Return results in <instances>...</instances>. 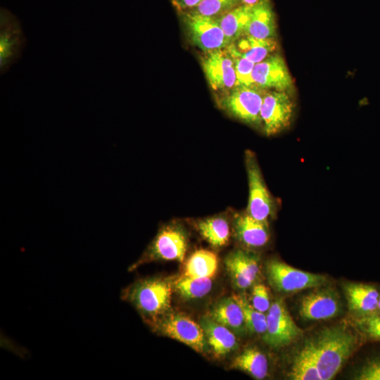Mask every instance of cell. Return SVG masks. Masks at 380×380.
Wrapping results in <instances>:
<instances>
[{
  "mask_svg": "<svg viewBox=\"0 0 380 380\" xmlns=\"http://www.w3.org/2000/svg\"><path fill=\"white\" fill-rule=\"evenodd\" d=\"M311 341L321 379L330 380L355 350L357 337L341 324L324 329Z\"/></svg>",
  "mask_w": 380,
  "mask_h": 380,
  "instance_id": "6da1fadb",
  "label": "cell"
},
{
  "mask_svg": "<svg viewBox=\"0 0 380 380\" xmlns=\"http://www.w3.org/2000/svg\"><path fill=\"white\" fill-rule=\"evenodd\" d=\"M171 294V286L167 280L150 277L125 289L122 298L130 302L142 316L153 320L169 310Z\"/></svg>",
  "mask_w": 380,
  "mask_h": 380,
  "instance_id": "7a4b0ae2",
  "label": "cell"
},
{
  "mask_svg": "<svg viewBox=\"0 0 380 380\" xmlns=\"http://www.w3.org/2000/svg\"><path fill=\"white\" fill-rule=\"evenodd\" d=\"M265 89L253 86H235L220 94L219 107L229 115L255 128L262 129L260 110Z\"/></svg>",
  "mask_w": 380,
  "mask_h": 380,
  "instance_id": "3957f363",
  "label": "cell"
},
{
  "mask_svg": "<svg viewBox=\"0 0 380 380\" xmlns=\"http://www.w3.org/2000/svg\"><path fill=\"white\" fill-rule=\"evenodd\" d=\"M245 163L248 182V200L246 212L255 219L269 224L277 205L263 179L255 154L246 151Z\"/></svg>",
  "mask_w": 380,
  "mask_h": 380,
  "instance_id": "277c9868",
  "label": "cell"
},
{
  "mask_svg": "<svg viewBox=\"0 0 380 380\" xmlns=\"http://www.w3.org/2000/svg\"><path fill=\"white\" fill-rule=\"evenodd\" d=\"M179 13L187 37L203 52L228 46L227 39L215 18L192 11Z\"/></svg>",
  "mask_w": 380,
  "mask_h": 380,
  "instance_id": "5b68a950",
  "label": "cell"
},
{
  "mask_svg": "<svg viewBox=\"0 0 380 380\" xmlns=\"http://www.w3.org/2000/svg\"><path fill=\"white\" fill-rule=\"evenodd\" d=\"M187 249V238L182 228L167 225L162 227L141 258L130 270L145 262L155 260L182 262Z\"/></svg>",
  "mask_w": 380,
  "mask_h": 380,
  "instance_id": "8992f818",
  "label": "cell"
},
{
  "mask_svg": "<svg viewBox=\"0 0 380 380\" xmlns=\"http://www.w3.org/2000/svg\"><path fill=\"white\" fill-rule=\"evenodd\" d=\"M266 270L269 282L281 293H294L319 287L327 282V277L324 275L296 269L278 260L269 261Z\"/></svg>",
  "mask_w": 380,
  "mask_h": 380,
  "instance_id": "52a82bcc",
  "label": "cell"
},
{
  "mask_svg": "<svg viewBox=\"0 0 380 380\" xmlns=\"http://www.w3.org/2000/svg\"><path fill=\"white\" fill-rule=\"evenodd\" d=\"M295 103L286 91H266L260 110L262 130L274 136L287 129L293 118Z\"/></svg>",
  "mask_w": 380,
  "mask_h": 380,
  "instance_id": "ba28073f",
  "label": "cell"
},
{
  "mask_svg": "<svg viewBox=\"0 0 380 380\" xmlns=\"http://www.w3.org/2000/svg\"><path fill=\"white\" fill-rule=\"evenodd\" d=\"M201 66L210 87L224 94L236 86L234 59L226 48L203 52Z\"/></svg>",
  "mask_w": 380,
  "mask_h": 380,
  "instance_id": "9c48e42d",
  "label": "cell"
},
{
  "mask_svg": "<svg viewBox=\"0 0 380 380\" xmlns=\"http://www.w3.org/2000/svg\"><path fill=\"white\" fill-rule=\"evenodd\" d=\"M266 316L267 330L263 340L273 348L288 346L303 333L294 322L284 302L281 299L271 304Z\"/></svg>",
  "mask_w": 380,
  "mask_h": 380,
  "instance_id": "30bf717a",
  "label": "cell"
},
{
  "mask_svg": "<svg viewBox=\"0 0 380 380\" xmlns=\"http://www.w3.org/2000/svg\"><path fill=\"white\" fill-rule=\"evenodd\" d=\"M20 23L5 8L0 9V70L6 72L20 58L25 45Z\"/></svg>",
  "mask_w": 380,
  "mask_h": 380,
  "instance_id": "8fae6325",
  "label": "cell"
},
{
  "mask_svg": "<svg viewBox=\"0 0 380 380\" xmlns=\"http://www.w3.org/2000/svg\"><path fill=\"white\" fill-rule=\"evenodd\" d=\"M156 329L196 352L204 353L207 350V339L200 324L189 317L182 314H171L158 322H154Z\"/></svg>",
  "mask_w": 380,
  "mask_h": 380,
  "instance_id": "7c38bea8",
  "label": "cell"
},
{
  "mask_svg": "<svg viewBox=\"0 0 380 380\" xmlns=\"http://www.w3.org/2000/svg\"><path fill=\"white\" fill-rule=\"evenodd\" d=\"M253 84L263 89L287 91L293 86L288 67L278 53H274L255 65L253 71Z\"/></svg>",
  "mask_w": 380,
  "mask_h": 380,
  "instance_id": "4fadbf2b",
  "label": "cell"
},
{
  "mask_svg": "<svg viewBox=\"0 0 380 380\" xmlns=\"http://www.w3.org/2000/svg\"><path fill=\"white\" fill-rule=\"evenodd\" d=\"M341 310L338 293L331 288L315 290L300 300L299 314L306 320H322L337 316Z\"/></svg>",
  "mask_w": 380,
  "mask_h": 380,
  "instance_id": "5bb4252c",
  "label": "cell"
},
{
  "mask_svg": "<svg viewBox=\"0 0 380 380\" xmlns=\"http://www.w3.org/2000/svg\"><path fill=\"white\" fill-rule=\"evenodd\" d=\"M225 265L234 284L240 289L248 288L260 273L257 257L244 250L231 253L226 258Z\"/></svg>",
  "mask_w": 380,
  "mask_h": 380,
  "instance_id": "9a60e30c",
  "label": "cell"
},
{
  "mask_svg": "<svg viewBox=\"0 0 380 380\" xmlns=\"http://www.w3.org/2000/svg\"><path fill=\"white\" fill-rule=\"evenodd\" d=\"M234 225L236 238L246 247L261 248L270 240L269 224L255 219L246 211L235 215Z\"/></svg>",
  "mask_w": 380,
  "mask_h": 380,
  "instance_id": "2e32d148",
  "label": "cell"
},
{
  "mask_svg": "<svg viewBox=\"0 0 380 380\" xmlns=\"http://www.w3.org/2000/svg\"><path fill=\"white\" fill-rule=\"evenodd\" d=\"M245 34L262 39L274 38L276 17L270 0H259L251 6Z\"/></svg>",
  "mask_w": 380,
  "mask_h": 380,
  "instance_id": "e0dca14e",
  "label": "cell"
},
{
  "mask_svg": "<svg viewBox=\"0 0 380 380\" xmlns=\"http://www.w3.org/2000/svg\"><path fill=\"white\" fill-rule=\"evenodd\" d=\"M344 291L349 309L360 317L377 312L379 292L373 286L362 283H348Z\"/></svg>",
  "mask_w": 380,
  "mask_h": 380,
  "instance_id": "ac0fdd59",
  "label": "cell"
},
{
  "mask_svg": "<svg viewBox=\"0 0 380 380\" xmlns=\"http://www.w3.org/2000/svg\"><path fill=\"white\" fill-rule=\"evenodd\" d=\"M227 49L232 55L241 56L256 64L274 52L277 42L274 39H262L244 34Z\"/></svg>",
  "mask_w": 380,
  "mask_h": 380,
  "instance_id": "d6986e66",
  "label": "cell"
},
{
  "mask_svg": "<svg viewBox=\"0 0 380 380\" xmlns=\"http://www.w3.org/2000/svg\"><path fill=\"white\" fill-rule=\"evenodd\" d=\"M200 325L215 355L224 356L236 348V338L225 326L216 322L210 317H203Z\"/></svg>",
  "mask_w": 380,
  "mask_h": 380,
  "instance_id": "ffe728a7",
  "label": "cell"
},
{
  "mask_svg": "<svg viewBox=\"0 0 380 380\" xmlns=\"http://www.w3.org/2000/svg\"><path fill=\"white\" fill-rule=\"evenodd\" d=\"M208 317L237 333L246 329L242 308L233 296L220 300L210 311Z\"/></svg>",
  "mask_w": 380,
  "mask_h": 380,
  "instance_id": "44dd1931",
  "label": "cell"
},
{
  "mask_svg": "<svg viewBox=\"0 0 380 380\" xmlns=\"http://www.w3.org/2000/svg\"><path fill=\"white\" fill-rule=\"evenodd\" d=\"M251 6L241 4L223 15L215 18L227 39L229 45L245 34Z\"/></svg>",
  "mask_w": 380,
  "mask_h": 380,
  "instance_id": "7402d4cb",
  "label": "cell"
},
{
  "mask_svg": "<svg viewBox=\"0 0 380 380\" xmlns=\"http://www.w3.org/2000/svg\"><path fill=\"white\" fill-rule=\"evenodd\" d=\"M289 377L293 380H322L311 340H307L295 355Z\"/></svg>",
  "mask_w": 380,
  "mask_h": 380,
  "instance_id": "603a6c76",
  "label": "cell"
},
{
  "mask_svg": "<svg viewBox=\"0 0 380 380\" xmlns=\"http://www.w3.org/2000/svg\"><path fill=\"white\" fill-rule=\"evenodd\" d=\"M231 366L249 374L256 379H263L268 372L266 356L253 348L244 350L234 358Z\"/></svg>",
  "mask_w": 380,
  "mask_h": 380,
  "instance_id": "cb8c5ba5",
  "label": "cell"
},
{
  "mask_svg": "<svg viewBox=\"0 0 380 380\" xmlns=\"http://www.w3.org/2000/svg\"><path fill=\"white\" fill-rule=\"evenodd\" d=\"M217 258L213 252L205 249L197 250L186 261L184 275L211 278L217 271Z\"/></svg>",
  "mask_w": 380,
  "mask_h": 380,
  "instance_id": "d4e9b609",
  "label": "cell"
},
{
  "mask_svg": "<svg viewBox=\"0 0 380 380\" xmlns=\"http://www.w3.org/2000/svg\"><path fill=\"white\" fill-rule=\"evenodd\" d=\"M201 235L212 246L221 247L227 243L230 227L227 220L220 216L201 220L197 224Z\"/></svg>",
  "mask_w": 380,
  "mask_h": 380,
  "instance_id": "484cf974",
  "label": "cell"
},
{
  "mask_svg": "<svg viewBox=\"0 0 380 380\" xmlns=\"http://www.w3.org/2000/svg\"><path fill=\"white\" fill-rule=\"evenodd\" d=\"M210 278L182 276L175 281V287L179 293L189 299L199 298L207 295L211 290Z\"/></svg>",
  "mask_w": 380,
  "mask_h": 380,
  "instance_id": "4316f807",
  "label": "cell"
},
{
  "mask_svg": "<svg viewBox=\"0 0 380 380\" xmlns=\"http://www.w3.org/2000/svg\"><path fill=\"white\" fill-rule=\"evenodd\" d=\"M233 298L241 305L246 329L252 334H265L267 330V316L256 310L244 295H234Z\"/></svg>",
  "mask_w": 380,
  "mask_h": 380,
  "instance_id": "83f0119b",
  "label": "cell"
},
{
  "mask_svg": "<svg viewBox=\"0 0 380 380\" xmlns=\"http://www.w3.org/2000/svg\"><path fill=\"white\" fill-rule=\"evenodd\" d=\"M239 5V0H201L195 8L188 11L217 18Z\"/></svg>",
  "mask_w": 380,
  "mask_h": 380,
  "instance_id": "f1b7e54d",
  "label": "cell"
},
{
  "mask_svg": "<svg viewBox=\"0 0 380 380\" xmlns=\"http://www.w3.org/2000/svg\"><path fill=\"white\" fill-rule=\"evenodd\" d=\"M235 63L236 86H253L255 63L241 56H233Z\"/></svg>",
  "mask_w": 380,
  "mask_h": 380,
  "instance_id": "f546056e",
  "label": "cell"
},
{
  "mask_svg": "<svg viewBox=\"0 0 380 380\" xmlns=\"http://www.w3.org/2000/svg\"><path fill=\"white\" fill-rule=\"evenodd\" d=\"M357 325L369 338L380 341V313L360 317Z\"/></svg>",
  "mask_w": 380,
  "mask_h": 380,
  "instance_id": "4dcf8cb0",
  "label": "cell"
},
{
  "mask_svg": "<svg viewBox=\"0 0 380 380\" xmlns=\"http://www.w3.org/2000/svg\"><path fill=\"white\" fill-rule=\"evenodd\" d=\"M356 380H380V356L372 357L355 372Z\"/></svg>",
  "mask_w": 380,
  "mask_h": 380,
  "instance_id": "1f68e13d",
  "label": "cell"
},
{
  "mask_svg": "<svg viewBox=\"0 0 380 380\" xmlns=\"http://www.w3.org/2000/svg\"><path fill=\"white\" fill-rule=\"evenodd\" d=\"M251 304L261 312H267L271 306L269 291L262 284L255 285L251 293Z\"/></svg>",
  "mask_w": 380,
  "mask_h": 380,
  "instance_id": "d6a6232c",
  "label": "cell"
},
{
  "mask_svg": "<svg viewBox=\"0 0 380 380\" xmlns=\"http://www.w3.org/2000/svg\"><path fill=\"white\" fill-rule=\"evenodd\" d=\"M201 0H171L178 12L188 11L195 8Z\"/></svg>",
  "mask_w": 380,
  "mask_h": 380,
  "instance_id": "836d02e7",
  "label": "cell"
},
{
  "mask_svg": "<svg viewBox=\"0 0 380 380\" xmlns=\"http://www.w3.org/2000/svg\"><path fill=\"white\" fill-rule=\"evenodd\" d=\"M241 4L253 6L257 4L259 0H239Z\"/></svg>",
  "mask_w": 380,
  "mask_h": 380,
  "instance_id": "e575fe53",
  "label": "cell"
},
{
  "mask_svg": "<svg viewBox=\"0 0 380 380\" xmlns=\"http://www.w3.org/2000/svg\"><path fill=\"white\" fill-rule=\"evenodd\" d=\"M377 312L380 313V293H379V300H378Z\"/></svg>",
  "mask_w": 380,
  "mask_h": 380,
  "instance_id": "d590c367",
  "label": "cell"
}]
</instances>
